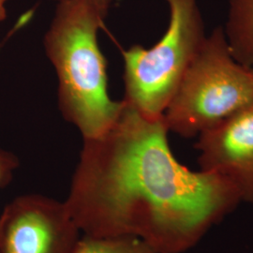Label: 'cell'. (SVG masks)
Returning a JSON list of instances; mask_svg holds the SVG:
<instances>
[{"mask_svg": "<svg viewBox=\"0 0 253 253\" xmlns=\"http://www.w3.org/2000/svg\"><path fill=\"white\" fill-rule=\"evenodd\" d=\"M223 30L235 59L253 69V0H229Z\"/></svg>", "mask_w": 253, "mask_h": 253, "instance_id": "obj_7", "label": "cell"}, {"mask_svg": "<svg viewBox=\"0 0 253 253\" xmlns=\"http://www.w3.org/2000/svg\"><path fill=\"white\" fill-rule=\"evenodd\" d=\"M169 24L153 47L123 52L124 101L146 118H162L207 39L198 0H165Z\"/></svg>", "mask_w": 253, "mask_h": 253, "instance_id": "obj_4", "label": "cell"}, {"mask_svg": "<svg viewBox=\"0 0 253 253\" xmlns=\"http://www.w3.org/2000/svg\"><path fill=\"white\" fill-rule=\"evenodd\" d=\"M107 13L95 0L57 2L44 37L46 54L58 78L59 107L84 140L105 133L124 106L123 100L109 97L106 63L98 45V31Z\"/></svg>", "mask_w": 253, "mask_h": 253, "instance_id": "obj_2", "label": "cell"}, {"mask_svg": "<svg viewBox=\"0 0 253 253\" xmlns=\"http://www.w3.org/2000/svg\"><path fill=\"white\" fill-rule=\"evenodd\" d=\"M73 253H156L135 237L100 238L84 235Z\"/></svg>", "mask_w": 253, "mask_h": 253, "instance_id": "obj_8", "label": "cell"}, {"mask_svg": "<svg viewBox=\"0 0 253 253\" xmlns=\"http://www.w3.org/2000/svg\"><path fill=\"white\" fill-rule=\"evenodd\" d=\"M80 234L65 202L24 194L0 215V253H73Z\"/></svg>", "mask_w": 253, "mask_h": 253, "instance_id": "obj_5", "label": "cell"}, {"mask_svg": "<svg viewBox=\"0 0 253 253\" xmlns=\"http://www.w3.org/2000/svg\"><path fill=\"white\" fill-rule=\"evenodd\" d=\"M200 170L217 173L253 207V106L197 136Z\"/></svg>", "mask_w": 253, "mask_h": 253, "instance_id": "obj_6", "label": "cell"}, {"mask_svg": "<svg viewBox=\"0 0 253 253\" xmlns=\"http://www.w3.org/2000/svg\"><path fill=\"white\" fill-rule=\"evenodd\" d=\"M52 1H55V2H60V1H63V0H52ZM99 6H100L102 9L106 11H108L109 8L113 2V0H95Z\"/></svg>", "mask_w": 253, "mask_h": 253, "instance_id": "obj_10", "label": "cell"}, {"mask_svg": "<svg viewBox=\"0 0 253 253\" xmlns=\"http://www.w3.org/2000/svg\"><path fill=\"white\" fill-rule=\"evenodd\" d=\"M19 166L17 157L0 148V189L8 186Z\"/></svg>", "mask_w": 253, "mask_h": 253, "instance_id": "obj_9", "label": "cell"}, {"mask_svg": "<svg viewBox=\"0 0 253 253\" xmlns=\"http://www.w3.org/2000/svg\"><path fill=\"white\" fill-rule=\"evenodd\" d=\"M168 133L163 117L146 118L124 101L111 128L84 140L64 201L81 233L184 253L241 203L229 181L181 164Z\"/></svg>", "mask_w": 253, "mask_h": 253, "instance_id": "obj_1", "label": "cell"}, {"mask_svg": "<svg viewBox=\"0 0 253 253\" xmlns=\"http://www.w3.org/2000/svg\"><path fill=\"white\" fill-rule=\"evenodd\" d=\"M253 106V69L238 62L223 27L207 39L185 73L163 119L169 131L191 138Z\"/></svg>", "mask_w": 253, "mask_h": 253, "instance_id": "obj_3", "label": "cell"}]
</instances>
